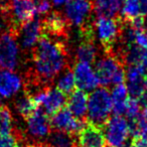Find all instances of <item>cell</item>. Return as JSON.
Listing matches in <instances>:
<instances>
[{
	"mask_svg": "<svg viewBox=\"0 0 147 147\" xmlns=\"http://www.w3.org/2000/svg\"><path fill=\"white\" fill-rule=\"evenodd\" d=\"M19 63L17 35L6 32L0 35V67L7 71L15 69Z\"/></svg>",
	"mask_w": 147,
	"mask_h": 147,
	"instance_id": "obj_7",
	"label": "cell"
},
{
	"mask_svg": "<svg viewBox=\"0 0 147 147\" xmlns=\"http://www.w3.org/2000/svg\"><path fill=\"white\" fill-rule=\"evenodd\" d=\"M134 134L143 135V136L147 137V108H144L142 110L140 118L138 119V121L136 123Z\"/></svg>",
	"mask_w": 147,
	"mask_h": 147,
	"instance_id": "obj_28",
	"label": "cell"
},
{
	"mask_svg": "<svg viewBox=\"0 0 147 147\" xmlns=\"http://www.w3.org/2000/svg\"><path fill=\"white\" fill-rule=\"evenodd\" d=\"M6 32H13L17 35L16 31L13 27L10 14L5 11L0 10V35Z\"/></svg>",
	"mask_w": 147,
	"mask_h": 147,
	"instance_id": "obj_27",
	"label": "cell"
},
{
	"mask_svg": "<svg viewBox=\"0 0 147 147\" xmlns=\"http://www.w3.org/2000/svg\"><path fill=\"white\" fill-rule=\"evenodd\" d=\"M96 75L102 86L124 84L126 74L123 69V61L114 53H107L96 63Z\"/></svg>",
	"mask_w": 147,
	"mask_h": 147,
	"instance_id": "obj_2",
	"label": "cell"
},
{
	"mask_svg": "<svg viewBox=\"0 0 147 147\" xmlns=\"http://www.w3.org/2000/svg\"><path fill=\"white\" fill-rule=\"evenodd\" d=\"M74 76L76 86L83 92L94 91L100 84L96 71H93L91 65L89 63H77L74 67Z\"/></svg>",
	"mask_w": 147,
	"mask_h": 147,
	"instance_id": "obj_15",
	"label": "cell"
},
{
	"mask_svg": "<svg viewBox=\"0 0 147 147\" xmlns=\"http://www.w3.org/2000/svg\"><path fill=\"white\" fill-rule=\"evenodd\" d=\"M45 144L47 147H78L76 137L74 135L57 130L51 131Z\"/></svg>",
	"mask_w": 147,
	"mask_h": 147,
	"instance_id": "obj_22",
	"label": "cell"
},
{
	"mask_svg": "<svg viewBox=\"0 0 147 147\" xmlns=\"http://www.w3.org/2000/svg\"><path fill=\"white\" fill-rule=\"evenodd\" d=\"M93 9L92 0H69L65 5V16L71 24L82 27Z\"/></svg>",
	"mask_w": 147,
	"mask_h": 147,
	"instance_id": "obj_13",
	"label": "cell"
},
{
	"mask_svg": "<svg viewBox=\"0 0 147 147\" xmlns=\"http://www.w3.org/2000/svg\"><path fill=\"white\" fill-rule=\"evenodd\" d=\"M26 147H43L42 143H32V144L27 145Z\"/></svg>",
	"mask_w": 147,
	"mask_h": 147,
	"instance_id": "obj_33",
	"label": "cell"
},
{
	"mask_svg": "<svg viewBox=\"0 0 147 147\" xmlns=\"http://www.w3.org/2000/svg\"><path fill=\"white\" fill-rule=\"evenodd\" d=\"M22 80L18 74L12 71L3 69L0 71V97L11 98L20 91Z\"/></svg>",
	"mask_w": 147,
	"mask_h": 147,
	"instance_id": "obj_18",
	"label": "cell"
},
{
	"mask_svg": "<svg viewBox=\"0 0 147 147\" xmlns=\"http://www.w3.org/2000/svg\"><path fill=\"white\" fill-rule=\"evenodd\" d=\"M15 108H16L18 114L24 119H27L33 112H35L38 109L33 96L26 92L23 93L22 96L19 97L16 100Z\"/></svg>",
	"mask_w": 147,
	"mask_h": 147,
	"instance_id": "obj_23",
	"label": "cell"
},
{
	"mask_svg": "<svg viewBox=\"0 0 147 147\" xmlns=\"http://www.w3.org/2000/svg\"><path fill=\"white\" fill-rule=\"evenodd\" d=\"M129 147H147V137L143 135H135Z\"/></svg>",
	"mask_w": 147,
	"mask_h": 147,
	"instance_id": "obj_31",
	"label": "cell"
},
{
	"mask_svg": "<svg viewBox=\"0 0 147 147\" xmlns=\"http://www.w3.org/2000/svg\"><path fill=\"white\" fill-rule=\"evenodd\" d=\"M13 130V117L10 109L0 105V134L9 135Z\"/></svg>",
	"mask_w": 147,
	"mask_h": 147,
	"instance_id": "obj_26",
	"label": "cell"
},
{
	"mask_svg": "<svg viewBox=\"0 0 147 147\" xmlns=\"http://www.w3.org/2000/svg\"><path fill=\"white\" fill-rule=\"evenodd\" d=\"M112 111V99L106 88L96 89L88 99V122L103 127Z\"/></svg>",
	"mask_w": 147,
	"mask_h": 147,
	"instance_id": "obj_3",
	"label": "cell"
},
{
	"mask_svg": "<svg viewBox=\"0 0 147 147\" xmlns=\"http://www.w3.org/2000/svg\"><path fill=\"white\" fill-rule=\"evenodd\" d=\"M140 17H144L141 11L140 0H124L122 6V20L131 22Z\"/></svg>",
	"mask_w": 147,
	"mask_h": 147,
	"instance_id": "obj_24",
	"label": "cell"
},
{
	"mask_svg": "<svg viewBox=\"0 0 147 147\" xmlns=\"http://www.w3.org/2000/svg\"><path fill=\"white\" fill-rule=\"evenodd\" d=\"M86 121L79 120L74 116L67 108L61 109L59 112L51 116V125L53 130L61 131L71 135H78Z\"/></svg>",
	"mask_w": 147,
	"mask_h": 147,
	"instance_id": "obj_12",
	"label": "cell"
},
{
	"mask_svg": "<svg viewBox=\"0 0 147 147\" xmlns=\"http://www.w3.org/2000/svg\"><path fill=\"white\" fill-rule=\"evenodd\" d=\"M94 28L105 53H114V47L122 33V19L117 17L99 16L95 22Z\"/></svg>",
	"mask_w": 147,
	"mask_h": 147,
	"instance_id": "obj_4",
	"label": "cell"
},
{
	"mask_svg": "<svg viewBox=\"0 0 147 147\" xmlns=\"http://www.w3.org/2000/svg\"><path fill=\"white\" fill-rule=\"evenodd\" d=\"M79 147H107L106 138L102 127L86 121L77 135Z\"/></svg>",
	"mask_w": 147,
	"mask_h": 147,
	"instance_id": "obj_14",
	"label": "cell"
},
{
	"mask_svg": "<svg viewBox=\"0 0 147 147\" xmlns=\"http://www.w3.org/2000/svg\"><path fill=\"white\" fill-rule=\"evenodd\" d=\"M144 29L147 31V17H146V19H145V21H144Z\"/></svg>",
	"mask_w": 147,
	"mask_h": 147,
	"instance_id": "obj_34",
	"label": "cell"
},
{
	"mask_svg": "<svg viewBox=\"0 0 147 147\" xmlns=\"http://www.w3.org/2000/svg\"><path fill=\"white\" fill-rule=\"evenodd\" d=\"M42 34L41 20L38 18L32 19L29 22L19 27L17 37L19 36L20 45L24 51H32Z\"/></svg>",
	"mask_w": 147,
	"mask_h": 147,
	"instance_id": "obj_16",
	"label": "cell"
},
{
	"mask_svg": "<svg viewBox=\"0 0 147 147\" xmlns=\"http://www.w3.org/2000/svg\"><path fill=\"white\" fill-rule=\"evenodd\" d=\"M76 88V81L74 71L71 67H67L61 71V76L59 77L57 82V89L65 95H71Z\"/></svg>",
	"mask_w": 147,
	"mask_h": 147,
	"instance_id": "obj_25",
	"label": "cell"
},
{
	"mask_svg": "<svg viewBox=\"0 0 147 147\" xmlns=\"http://www.w3.org/2000/svg\"><path fill=\"white\" fill-rule=\"evenodd\" d=\"M125 74L130 97L140 100L147 93V78L144 69L140 65H129Z\"/></svg>",
	"mask_w": 147,
	"mask_h": 147,
	"instance_id": "obj_8",
	"label": "cell"
},
{
	"mask_svg": "<svg viewBox=\"0 0 147 147\" xmlns=\"http://www.w3.org/2000/svg\"><path fill=\"white\" fill-rule=\"evenodd\" d=\"M41 27L42 33L65 41L67 39L69 22L59 11H51L45 15V18L41 21Z\"/></svg>",
	"mask_w": 147,
	"mask_h": 147,
	"instance_id": "obj_9",
	"label": "cell"
},
{
	"mask_svg": "<svg viewBox=\"0 0 147 147\" xmlns=\"http://www.w3.org/2000/svg\"><path fill=\"white\" fill-rule=\"evenodd\" d=\"M69 1V0H51V2H53V5H55V6H59V5L65 4V3H67Z\"/></svg>",
	"mask_w": 147,
	"mask_h": 147,
	"instance_id": "obj_32",
	"label": "cell"
},
{
	"mask_svg": "<svg viewBox=\"0 0 147 147\" xmlns=\"http://www.w3.org/2000/svg\"><path fill=\"white\" fill-rule=\"evenodd\" d=\"M81 42L76 51L78 63H95L98 49L95 45V33H80Z\"/></svg>",
	"mask_w": 147,
	"mask_h": 147,
	"instance_id": "obj_17",
	"label": "cell"
},
{
	"mask_svg": "<svg viewBox=\"0 0 147 147\" xmlns=\"http://www.w3.org/2000/svg\"><path fill=\"white\" fill-rule=\"evenodd\" d=\"M33 69L28 73L26 86L51 87L49 83L69 65V51L65 40L42 33L31 51Z\"/></svg>",
	"mask_w": 147,
	"mask_h": 147,
	"instance_id": "obj_1",
	"label": "cell"
},
{
	"mask_svg": "<svg viewBox=\"0 0 147 147\" xmlns=\"http://www.w3.org/2000/svg\"><path fill=\"white\" fill-rule=\"evenodd\" d=\"M19 138L16 135L0 134V147H19Z\"/></svg>",
	"mask_w": 147,
	"mask_h": 147,
	"instance_id": "obj_29",
	"label": "cell"
},
{
	"mask_svg": "<svg viewBox=\"0 0 147 147\" xmlns=\"http://www.w3.org/2000/svg\"><path fill=\"white\" fill-rule=\"evenodd\" d=\"M111 99H112V110L114 114L117 116L125 115L128 106V101L130 99L126 85H116L111 93Z\"/></svg>",
	"mask_w": 147,
	"mask_h": 147,
	"instance_id": "obj_20",
	"label": "cell"
},
{
	"mask_svg": "<svg viewBox=\"0 0 147 147\" xmlns=\"http://www.w3.org/2000/svg\"><path fill=\"white\" fill-rule=\"evenodd\" d=\"M88 94L79 89L74 91L67 98V109L79 120L86 121L85 117L88 113Z\"/></svg>",
	"mask_w": 147,
	"mask_h": 147,
	"instance_id": "obj_19",
	"label": "cell"
},
{
	"mask_svg": "<svg viewBox=\"0 0 147 147\" xmlns=\"http://www.w3.org/2000/svg\"><path fill=\"white\" fill-rule=\"evenodd\" d=\"M36 16L33 0H11L10 17L16 33L23 24L29 22Z\"/></svg>",
	"mask_w": 147,
	"mask_h": 147,
	"instance_id": "obj_10",
	"label": "cell"
},
{
	"mask_svg": "<svg viewBox=\"0 0 147 147\" xmlns=\"http://www.w3.org/2000/svg\"><path fill=\"white\" fill-rule=\"evenodd\" d=\"M26 121V131L33 139L42 140L47 139L51 132V119L49 115L40 108L33 112Z\"/></svg>",
	"mask_w": 147,
	"mask_h": 147,
	"instance_id": "obj_11",
	"label": "cell"
},
{
	"mask_svg": "<svg viewBox=\"0 0 147 147\" xmlns=\"http://www.w3.org/2000/svg\"><path fill=\"white\" fill-rule=\"evenodd\" d=\"M35 5L36 15H47L51 12V2L49 0H33Z\"/></svg>",
	"mask_w": 147,
	"mask_h": 147,
	"instance_id": "obj_30",
	"label": "cell"
},
{
	"mask_svg": "<svg viewBox=\"0 0 147 147\" xmlns=\"http://www.w3.org/2000/svg\"><path fill=\"white\" fill-rule=\"evenodd\" d=\"M124 0H94L93 9L99 16L116 17L122 9Z\"/></svg>",
	"mask_w": 147,
	"mask_h": 147,
	"instance_id": "obj_21",
	"label": "cell"
},
{
	"mask_svg": "<svg viewBox=\"0 0 147 147\" xmlns=\"http://www.w3.org/2000/svg\"><path fill=\"white\" fill-rule=\"evenodd\" d=\"M33 98L36 103L37 108L43 107V111L49 116H53L57 112L65 108L67 103V97L65 94L57 88L47 87L38 91L33 95Z\"/></svg>",
	"mask_w": 147,
	"mask_h": 147,
	"instance_id": "obj_6",
	"label": "cell"
},
{
	"mask_svg": "<svg viewBox=\"0 0 147 147\" xmlns=\"http://www.w3.org/2000/svg\"><path fill=\"white\" fill-rule=\"evenodd\" d=\"M104 134L107 147H124L132 134L128 120L122 116L114 115L105 123Z\"/></svg>",
	"mask_w": 147,
	"mask_h": 147,
	"instance_id": "obj_5",
	"label": "cell"
}]
</instances>
